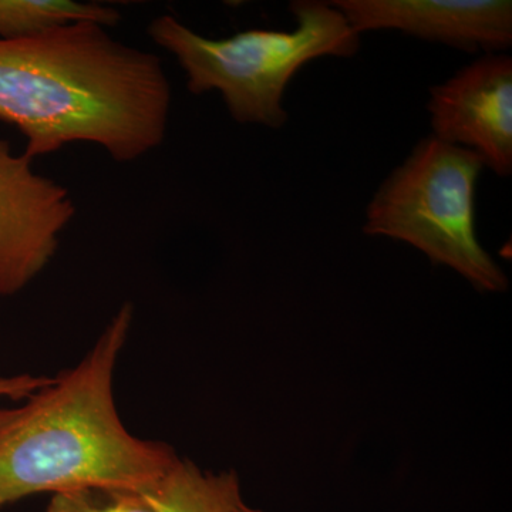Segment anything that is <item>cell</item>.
Returning <instances> with one entry per match:
<instances>
[{
  "mask_svg": "<svg viewBox=\"0 0 512 512\" xmlns=\"http://www.w3.org/2000/svg\"><path fill=\"white\" fill-rule=\"evenodd\" d=\"M296 28L249 29L225 39L194 32L171 15L148 25L150 39L175 57L195 96L220 92L239 124L284 127L286 86L301 67L319 57H350L359 52L360 36L330 2L295 0L289 5Z\"/></svg>",
  "mask_w": 512,
  "mask_h": 512,
  "instance_id": "3957f363",
  "label": "cell"
},
{
  "mask_svg": "<svg viewBox=\"0 0 512 512\" xmlns=\"http://www.w3.org/2000/svg\"><path fill=\"white\" fill-rule=\"evenodd\" d=\"M46 512H156L140 493L70 491L52 495Z\"/></svg>",
  "mask_w": 512,
  "mask_h": 512,
  "instance_id": "30bf717a",
  "label": "cell"
},
{
  "mask_svg": "<svg viewBox=\"0 0 512 512\" xmlns=\"http://www.w3.org/2000/svg\"><path fill=\"white\" fill-rule=\"evenodd\" d=\"M433 136L473 151L500 177L512 174V59L488 53L430 90Z\"/></svg>",
  "mask_w": 512,
  "mask_h": 512,
  "instance_id": "8992f818",
  "label": "cell"
},
{
  "mask_svg": "<svg viewBox=\"0 0 512 512\" xmlns=\"http://www.w3.org/2000/svg\"><path fill=\"white\" fill-rule=\"evenodd\" d=\"M32 163L0 138V296L22 292L45 271L77 214L70 191Z\"/></svg>",
  "mask_w": 512,
  "mask_h": 512,
  "instance_id": "5b68a950",
  "label": "cell"
},
{
  "mask_svg": "<svg viewBox=\"0 0 512 512\" xmlns=\"http://www.w3.org/2000/svg\"><path fill=\"white\" fill-rule=\"evenodd\" d=\"M50 377L20 373L15 376H0V399L20 400L40 389L49 382Z\"/></svg>",
  "mask_w": 512,
  "mask_h": 512,
  "instance_id": "8fae6325",
  "label": "cell"
},
{
  "mask_svg": "<svg viewBox=\"0 0 512 512\" xmlns=\"http://www.w3.org/2000/svg\"><path fill=\"white\" fill-rule=\"evenodd\" d=\"M141 495L156 512H237L244 503L235 471L205 473L180 457Z\"/></svg>",
  "mask_w": 512,
  "mask_h": 512,
  "instance_id": "ba28073f",
  "label": "cell"
},
{
  "mask_svg": "<svg viewBox=\"0 0 512 512\" xmlns=\"http://www.w3.org/2000/svg\"><path fill=\"white\" fill-rule=\"evenodd\" d=\"M483 168L473 151L423 138L373 195L363 231L412 245L478 291H507V275L477 237L476 188Z\"/></svg>",
  "mask_w": 512,
  "mask_h": 512,
  "instance_id": "277c9868",
  "label": "cell"
},
{
  "mask_svg": "<svg viewBox=\"0 0 512 512\" xmlns=\"http://www.w3.org/2000/svg\"><path fill=\"white\" fill-rule=\"evenodd\" d=\"M133 318L124 303L76 366L0 409V512L43 493L141 494L173 466L174 448L131 434L114 400Z\"/></svg>",
  "mask_w": 512,
  "mask_h": 512,
  "instance_id": "7a4b0ae2",
  "label": "cell"
},
{
  "mask_svg": "<svg viewBox=\"0 0 512 512\" xmlns=\"http://www.w3.org/2000/svg\"><path fill=\"white\" fill-rule=\"evenodd\" d=\"M170 80L160 57L94 22L0 39V121L26 138V156L96 144L117 163L163 146Z\"/></svg>",
  "mask_w": 512,
  "mask_h": 512,
  "instance_id": "6da1fadb",
  "label": "cell"
},
{
  "mask_svg": "<svg viewBox=\"0 0 512 512\" xmlns=\"http://www.w3.org/2000/svg\"><path fill=\"white\" fill-rule=\"evenodd\" d=\"M357 35L399 30L468 53L501 52L512 45L510 0H335L330 2Z\"/></svg>",
  "mask_w": 512,
  "mask_h": 512,
  "instance_id": "52a82bcc",
  "label": "cell"
},
{
  "mask_svg": "<svg viewBox=\"0 0 512 512\" xmlns=\"http://www.w3.org/2000/svg\"><path fill=\"white\" fill-rule=\"evenodd\" d=\"M119 10L76 0H0V39H23L57 26L94 22L113 28L121 22Z\"/></svg>",
  "mask_w": 512,
  "mask_h": 512,
  "instance_id": "9c48e42d",
  "label": "cell"
},
{
  "mask_svg": "<svg viewBox=\"0 0 512 512\" xmlns=\"http://www.w3.org/2000/svg\"><path fill=\"white\" fill-rule=\"evenodd\" d=\"M237 512H265V511L256 510V508L249 507V505L245 504V501H244V503L239 505Z\"/></svg>",
  "mask_w": 512,
  "mask_h": 512,
  "instance_id": "7c38bea8",
  "label": "cell"
}]
</instances>
